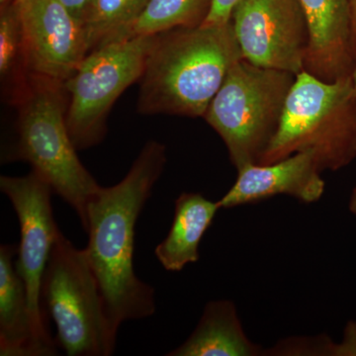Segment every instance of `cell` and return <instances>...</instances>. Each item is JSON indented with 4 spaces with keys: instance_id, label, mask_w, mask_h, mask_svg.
Returning <instances> with one entry per match:
<instances>
[{
    "instance_id": "cell-9",
    "label": "cell",
    "mask_w": 356,
    "mask_h": 356,
    "mask_svg": "<svg viewBox=\"0 0 356 356\" xmlns=\"http://www.w3.org/2000/svg\"><path fill=\"white\" fill-rule=\"evenodd\" d=\"M231 22L248 62L295 76L305 70L309 35L299 0H240Z\"/></svg>"
},
{
    "instance_id": "cell-23",
    "label": "cell",
    "mask_w": 356,
    "mask_h": 356,
    "mask_svg": "<svg viewBox=\"0 0 356 356\" xmlns=\"http://www.w3.org/2000/svg\"><path fill=\"white\" fill-rule=\"evenodd\" d=\"M351 81H353V89H355V92L356 95V64L355 67H353V72H351Z\"/></svg>"
},
{
    "instance_id": "cell-8",
    "label": "cell",
    "mask_w": 356,
    "mask_h": 356,
    "mask_svg": "<svg viewBox=\"0 0 356 356\" xmlns=\"http://www.w3.org/2000/svg\"><path fill=\"white\" fill-rule=\"evenodd\" d=\"M0 191L10 201L19 222L20 243L15 267L24 281L33 318L40 336L57 346L49 334L41 300L44 269L51 248L62 232L54 217L51 200L53 189L32 170L25 177L2 175Z\"/></svg>"
},
{
    "instance_id": "cell-4",
    "label": "cell",
    "mask_w": 356,
    "mask_h": 356,
    "mask_svg": "<svg viewBox=\"0 0 356 356\" xmlns=\"http://www.w3.org/2000/svg\"><path fill=\"white\" fill-rule=\"evenodd\" d=\"M309 152L321 170H339L356 159V95L351 76L325 81L306 70L288 93L280 126L259 163Z\"/></svg>"
},
{
    "instance_id": "cell-10",
    "label": "cell",
    "mask_w": 356,
    "mask_h": 356,
    "mask_svg": "<svg viewBox=\"0 0 356 356\" xmlns=\"http://www.w3.org/2000/svg\"><path fill=\"white\" fill-rule=\"evenodd\" d=\"M30 76L65 83L89 53L83 25L60 0L14 2Z\"/></svg>"
},
{
    "instance_id": "cell-11",
    "label": "cell",
    "mask_w": 356,
    "mask_h": 356,
    "mask_svg": "<svg viewBox=\"0 0 356 356\" xmlns=\"http://www.w3.org/2000/svg\"><path fill=\"white\" fill-rule=\"evenodd\" d=\"M317 159L309 152L291 154L273 163H250L238 170L231 189L218 202L221 209L288 195L303 203L317 202L325 192Z\"/></svg>"
},
{
    "instance_id": "cell-14",
    "label": "cell",
    "mask_w": 356,
    "mask_h": 356,
    "mask_svg": "<svg viewBox=\"0 0 356 356\" xmlns=\"http://www.w3.org/2000/svg\"><path fill=\"white\" fill-rule=\"evenodd\" d=\"M220 209L218 201L200 193H182L175 200L172 227L154 250L165 270L179 273L187 264L198 261L199 245Z\"/></svg>"
},
{
    "instance_id": "cell-12",
    "label": "cell",
    "mask_w": 356,
    "mask_h": 356,
    "mask_svg": "<svg viewBox=\"0 0 356 356\" xmlns=\"http://www.w3.org/2000/svg\"><path fill=\"white\" fill-rule=\"evenodd\" d=\"M308 27L305 70L325 81L351 76L356 64L346 0H299Z\"/></svg>"
},
{
    "instance_id": "cell-16",
    "label": "cell",
    "mask_w": 356,
    "mask_h": 356,
    "mask_svg": "<svg viewBox=\"0 0 356 356\" xmlns=\"http://www.w3.org/2000/svg\"><path fill=\"white\" fill-rule=\"evenodd\" d=\"M211 3L212 0H149L132 24L110 42L199 27L207 17Z\"/></svg>"
},
{
    "instance_id": "cell-1",
    "label": "cell",
    "mask_w": 356,
    "mask_h": 356,
    "mask_svg": "<svg viewBox=\"0 0 356 356\" xmlns=\"http://www.w3.org/2000/svg\"><path fill=\"white\" fill-rule=\"evenodd\" d=\"M165 163V145L149 140L126 177L113 186H100L86 208L84 250L116 334L123 323L156 314V291L136 274L134 250L136 225Z\"/></svg>"
},
{
    "instance_id": "cell-5",
    "label": "cell",
    "mask_w": 356,
    "mask_h": 356,
    "mask_svg": "<svg viewBox=\"0 0 356 356\" xmlns=\"http://www.w3.org/2000/svg\"><path fill=\"white\" fill-rule=\"evenodd\" d=\"M296 76L242 58L232 65L204 118L228 149L236 170L259 163L280 126Z\"/></svg>"
},
{
    "instance_id": "cell-7",
    "label": "cell",
    "mask_w": 356,
    "mask_h": 356,
    "mask_svg": "<svg viewBox=\"0 0 356 356\" xmlns=\"http://www.w3.org/2000/svg\"><path fill=\"white\" fill-rule=\"evenodd\" d=\"M158 35L110 42L89 51L64 83L67 130L77 151L99 144L110 109L144 72Z\"/></svg>"
},
{
    "instance_id": "cell-19",
    "label": "cell",
    "mask_w": 356,
    "mask_h": 356,
    "mask_svg": "<svg viewBox=\"0 0 356 356\" xmlns=\"http://www.w3.org/2000/svg\"><path fill=\"white\" fill-rule=\"evenodd\" d=\"M240 0H212L209 13L204 21L205 27L228 24L231 21L234 8Z\"/></svg>"
},
{
    "instance_id": "cell-13",
    "label": "cell",
    "mask_w": 356,
    "mask_h": 356,
    "mask_svg": "<svg viewBox=\"0 0 356 356\" xmlns=\"http://www.w3.org/2000/svg\"><path fill=\"white\" fill-rule=\"evenodd\" d=\"M15 245H0V355L53 356L56 344L40 336L24 281L16 270Z\"/></svg>"
},
{
    "instance_id": "cell-3",
    "label": "cell",
    "mask_w": 356,
    "mask_h": 356,
    "mask_svg": "<svg viewBox=\"0 0 356 356\" xmlns=\"http://www.w3.org/2000/svg\"><path fill=\"white\" fill-rule=\"evenodd\" d=\"M64 83L30 76L15 98L19 106L16 136L4 161L30 163L54 194L69 204L84 226L89 200L100 185L84 168L67 130Z\"/></svg>"
},
{
    "instance_id": "cell-6",
    "label": "cell",
    "mask_w": 356,
    "mask_h": 356,
    "mask_svg": "<svg viewBox=\"0 0 356 356\" xmlns=\"http://www.w3.org/2000/svg\"><path fill=\"white\" fill-rule=\"evenodd\" d=\"M42 308L57 330L56 343L69 356H109L117 334L110 327L102 292L86 250L60 232L43 275Z\"/></svg>"
},
{
    "instance_id": "cell-15",
    "label": "cell",
    "mask_w": 356,
    "mask_h": 356,
    "mask_svg": "<svg viewBox=\"0 0 356 356\" xmlns=\"http://www.w3.org/2000/svg\"><path fill=\"white\" fill-rule=\"evenodd\" d=\"M259 348L252 343L241 324L236 307L227 300L206 305L197 327L168 356H252Z\"/></svg>"
},
{
    "instance_id": "cell-24",
    "label": "cell",
    "mask_w": 356,
    "mask_h": 356,
    "mask_svg": "<svg viewBox=\"0 0 356 356\" xmlns=\"http://www.w3.org/2000/svg\"><path fill=\"white\" fill-rule=\"evenodd\" d=\"M17 1V0H0V4L2 6H8V4L14 3V2Z\"/></svg>"
},
{
    "instance_id": "cell-18",
    "label": "cell",
    "mask_w": 356,
    "mask_h": 356,
    "mask_svg": "<svg viewBox=\"0 0 356 356\" xmlns=\"http://www.w3.org/2000/svg\"><path fill=\"white\" fill-rule=\"evenodd\" d=\"M0 76L2 83L11 86L15 98L29 79L25 67L22 28L14 3L2 6L0 13Z\"/></svg>"
},
{
    "instance_id": "cell-20",
    "label": "cell",
    "mask_w": 356,
    "mask_h": 356,
    "mask_svg": "<svg viewBox=\"0 0 356 356\" xmlns=\"http://www.w3.org/2000/svg\"><path fill=\"white\" fill-rule=\"evenodd\" d=\"M79 22L83 25L88 17L92 0H60Z\"/></svg>"
},
{
    "instance_id": "cell-17",
    "label": "cell",
    "mask_w": 356,
    "mask_h": 356,
    "mask_svg": "<svg viewBox=\"0 0 356 356\" xmlns=\"http://www.w3.org/2000/svg\"><path fill=\"white\" fill-rule=\"evenodd\" d=\"M149 0H92L86 22L89 51L112 41L140 15Z\"/></svg>"
},
{
    "instance_id": "cell-2",
    "label": "cell",
    "mask_w": 356,
    "mask_h": 356,
    "mask_svg": "<svg viewBox=\"0 0 356 356\" xmlns=\"http://www.w3.org/2000/svg\"><path fill=\"white\" fill-rule=\"evenodd\" d=\"M242 58L231 21L159 34L140 79L138 111L204 117L229 70Z\"/></svg>"
},
{
    "instance_id": "cell-22",
    "label": "cell",
    "mask_w": 356,
    "mask_h": 356,
    "mask_svg": "<svg viewBox=\"0 0 356 356\" xmlns=\"http://www.w3.org/2000/svg\"><path fill=\"white\" fill-rule=\"evenodd\" d=\"M350 209L356 216V187L353 192V195H351Z\"/></svg>"
},
{
    "instance_id": "cell-21",
    "label": "cell",
    "mask_w": 356,
    "mask_h": 356,
    "mask_svg": "<svg viewBox=\"0 0 356 356\" xmlns=\"http://www.w3.org/2000/svg\"><path fill=\"white\" fill-rule=\"evenodd\" d=\"M350 10L351 35H353V51L356 58V0H346Z\"/></svg>"
}]
</instances>
